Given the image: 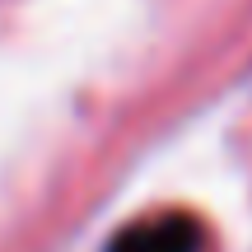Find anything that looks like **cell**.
I'll list each match as a JSON object with an SVG mask.
<instances>
[{
	"label": "cell",
	"instance_id": "6da1fadb",
	"mask_svg": "<svg viewBox=\"0 0 252 252\" xmlns=\"http://www.w3.org/2000/svg\"><path fill=\"white\" fill-rule=\"evenodd\" d=\"M108 252H201V224L182 210H163V215H145L126 224Z\"/></svg>",
	"mask_w": 252,
	"mask_h": 252
}]
</instances>
